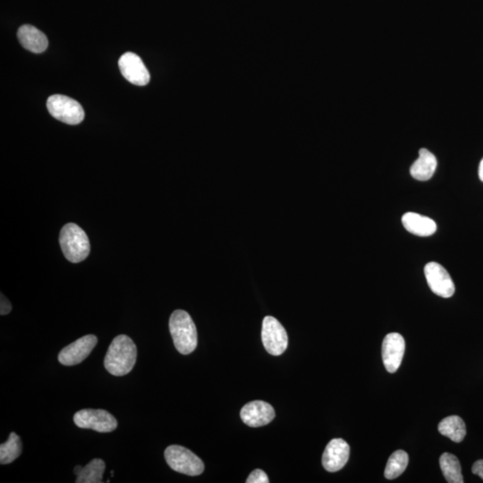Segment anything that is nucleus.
Segmentation results:
<instances>
[{"mask_svg": "<svg viewBox=\"0 0 483 483\" xmlns=\"http://www.w3.org/2000/svg\"><path fill=\"white\" fill-rule=\"evenodd\" d=\"M479 177L482 182H483V158L479 166Z\"/></svg>", "mask_w": 483, "mask_h": 483, "instance_id": "obj_25", "label": "nucleus"}, {"mask_svg": "<svg viewBox=\"0 0 483 483\" xmlns=\"http://www.w3.org/2000/svg\"><path fill=\"white\" fill-rule=\"evenodd\" d=\"M165 459L171 469L189 476L202 475L205 471V463L186 447L173 445L165 450Z\"/></svg>", "mask_w": 483, "mask_h": 483, "instance_id": "obj_4", "label": "nucleus"}, {"mask_svg": "<svg viewBox=\"0 0 483 483\" xmlns=\"http://www.w3.org/2000/svg\"><path fill=\"white\" fill-rule=\"evenodd\" d=\"M111 476H112V477H113V476H114V471L111 472Z\"/></svg>", "mask_w": 483, "mask_h": 483, "instance_id": "obj_27", "label": "nucleus"}, {"mask_svg": "<svg viewBox=\"0 0 483 483\" xmlns=\"http://www.w3.org/2000/svg\"><path fill=\"white\" fill-rule=\"evenodd\" d=\"M403 228L418 237H430L437 231V224L433 219L415 212H406L403 215Z\"/></svg>", "mask_w": 483, "mask_h": 483, "instance_id": "obj_15", "label": "nucleus"}, {"mask_svg": "<svg viewBox=\"0 0 483 483\" xmlns=\"http://www.w3.org/2000/svg\"><path fill=\"white\" fill-rule=\"evenodd\" d=\"M242 421L250 427L258 428L269 424L275 418V410L265 401H252L241 410Z\"/></svg>", "mask_w": 483, "mask_h": 483, "instance_id": "obj_13", "label": "nucleus"}, {"mask_svg": "<svg viewBox=\"0 0 483 483\" xmlns=\"http://www.w3.org/2000/svg\"><path fill=\"white\" fill-rule=\"evenodd\" d=\"M74 422L79 428L104 433L115 431L119 424L110 413L103 409H82L75 413Z\"/></svg>", "mask_w": 483, "mask_h": 483, "instance_id": "obj_6", "label": "nucleus"}, {"mask_svg": "<svg viewBox=\"0 0 483 483\" xmlns=\"http://www.w3.org/2000/svg\"><path fill=\"white\" fill-rule=\"evenodd\" d=\"M59 244L66 260L73 263L82 262L91 252L87 233L75 223L64 225L60 232Z\"/></svg>", "mask_w": 483, "mask_h": 483, "instance_id": "obj_3", "label": "nucleus"}, {"mask_svg": "<svg viewBox=\"0 0 483 483\" xmlns=\"http://www.w3.org/2000/svg\"><path fill=\"white\" fill-rule=\"evenodd\" d=\"M409 463L408 454L403 450H396L387 461L384 476L387 480L399 477L408 468Z\"/></svg>", "mask_w": 483, "mask_h": 483, "instance_id": "obj_20", "label": "nucleus"}, {"mask_svg": "<svg viewBox=\"0 0 483 483\" xmlns=\"http://www.w3.org/2000/svg\"><path fill=\"white\" fill-rule=\"evenodd\" d=\"M440 466L444 477L449 483H463L462 468L459 459L454 454L444 453L440 459Z\"/></svg>", "mask_w": 483, "mask_h": 483, "instance_id": "obj_18", "label": "nucleus"}, {"mask_svg": "<svg viewBox=\"0 0 483 483\" xmlns=\"http://www.w3.org/2000/svg\"><path fill=\"white\" fill-rule=\"evenodd\" d=\"M98 343L94 335H87L66 346L60 351L59 362L65 366H74L81 364L91 355Z\"/></svg>", "mask_w": 483, "mask_h": 483, "instance_id": "obj_9", "label": "nucleus"}, {"mask_svg": "<svg viewBox=\"0 0 483 483\" xmlns=\"http://www.w3.org/2000/svg\"><path fill=\"white\" fill-rule=\"evenodd\" d=\"M138 348L128 336L119 335L111 342L104 359V366L111 375L121 377L135 367Z\"/></svg>", "mask_w": 483, "mask_h": 483, "instance_id": "obj_1", "label": "nucleus"}, {"mask_svg": "<svg viewBox=\"0 0 483 483\" xmlns=\"http://www.w3.org/2000/svg\"><path fill=\"white\" fill-rule=\"evenodd\" d=\"M23 450L20 437L11 432L6 443L0 445V463L8 465L18 459Z\"/></svg>", "mask_w": 483, "mask_h": 483, "instance_id": "obj_19", "label": "nucleus"}, {"mask_svg": "<svg viewBox=\"0 0 483 483\" xmlns=\"http://www.w3.org/2000/svg\"><path fill=\"white\" fill-rule=\"evenodd\" d=\"M82 469H84V467H82L81 466H76L74 468L75 475L76 476L80 475L81 472L82 471Z\"/></svg>", "mask_w": 483, "mask_h": 483, "instance_id": "obj_26", "label": "nucleus"}, {"mask_svg": "<svg viewBox=\"0 0 483 483\" xmlns=\"http://www.w3.org/2000/svg\"><path fill=\"white\" fill-rule=\"evenodd\" d=\"M438 161L434 154L427 149L422 148L419 151V158L410 168V174L416 180H430L436 171Z\"/></svg>", "mask_w": 483, "mask_h": 483, "instance_id": "obj_16", "label": "nucleus"}, {"mask_svg": "<svg viewBox=\"0 0 483 483\" xmlns=\"http://www.w3.org/2000/svg\"><path fill=\"white\" fill-rule=\"evenodd\" d=\"M170 329L174 348L186 355L195 350L198 336L195 322L186 311L177 310L170 320Z\"/></svg>", "mask_w": 483, "mask_h": 483, "instance_id": "obj_2", "label": "nucleus"}, {"mask_svg": "<svg viewBox=\"0 0 483 483\" xmlns=\"http://www.w3.org/2000/svg\"><path fill=\"white\" fill-rule=\"evenodd\" d=\"M473 475H478L483 480V459L476 461L472 467Z\"/></svg>", "mask_w": 483, "mask_h": 483, "instance_id": "obj_24", "label": "nucleus"}, {"mask_svg": "<svg viewBox=\"0 0 483 483\" xmlns=\"http://www.w3.org/2000/svg\"><path fill=\"white\" fill-rule=\"evenodd\" d=\"M119 66L121 74L131 84L144 87L150 82V73L141 58L136 54L133 52L124 54L119 59Z\"/></svg>", "mask_w": 483, "mask_h": 483, "instance_id": "obj_10", "label": "nucleus"}, {"mask_svg": "<svg viewBox=\"0 0 483 483\" xmlns=\"http://www.w3.org/2000/svg\"><path fill=\"white\" fill-rule=\"evenodd\" d=\"M262 339L266 351L274 357L281 355L288 348L287 332L274 317L267 316L263 320Z\"/></svg>", "mask_w": 483, "mask_h": 483, "instance_id": "obj_7", "label": "nucleus"}, {"mask_svg": "<svg viewBox=\"0 0 483 483\" xmlns=\"http://www.w3.org/2000/svg\"><path fill=\"white\" fill-rule=\"evenodd\" d=\"M406 342L399 333H389L382 343V360L384 366L390 373H395L405 355Z\"/></svg>", "mask_w": 483, "mask_h": 483, "instance_id": "obj_11", "label": "nucleus"}, {"mask_svg": "<svg viewBox=\"0 0 483 483\" xmlns=\"http://www.w3.org/2000/svg\"><path fill=\"white\" fill-rule=\"evenodd\" d=\"M17 37L21 45L31 52L43 53L49 45L46 35L33 25H22L18 29Z\"/></svg>", "mask_w": 483, "mask_h": 483, "instance_id": "obj_14", "label": "nucleus"}, {"mask_svg": "<svg viewBox=\"0 0 483 483\" xmlns=\"http://www.w3.org/2000/svg\"><path fill=\"white\" fill-rule=\"evenodd\" d=\"M12 311V305L10 302L8 301V298L5 297L4 295L1 294V306H0V314L2 316L6 315Z\"/></svg>", "mask_w": 483, "mask_h": 483, "instance_id": "obj_23", "label": "nucleus"}, {"mask_svg": "<svg viewBox=\"0 0 483 483\" xmlns=\"http://www.w3.org/2000/svg\"><path fill=\"white\" fill-rule=\"evenodd\" d=\"M47 107L54 119L68 125H78L84 119V111L81 104L64 95L50 96L47 101Z\"/></svg>", "mask_w": 483, "mask_h": 483, "instance_id": "obj_5", "label": "nucleus"}, {"mask_svg": "<svg viewBox=\"0 0 483 483\" xmlns=\"http://www.w3.org/2000/svg\"><path fill=\"white\" fill-rule=\"evenodd\" d=\"M247 483H269V480L266 473L262 470L256 469L251 473L249 477L246 480Z\"/></svg>", "mask_w": 483, "mask_h": 483, "instance_id": "obj_22", "label": "nucleus"}, {"mask_svg": "<svg viewBox=\"0 0 483 483\" xmlns=\"http://www.w3.org/2000/svg\"><path fill=\"white\" fill-rule=\"evenodd\" d=\"M438 429L441 435L450 438L456 443H462L466 436L465 422L457 415H451L443 419L438 424Z\"/></svg>", "mask_w": 483, "mask_h": 483, "instance_id": "obj_17", "label": "nucleus"}, {"mask_svg": "<svg viewBox=\"0 0 483 483\" xmlns=\"http://www.w3.org/2000/svg\"><path fill=\"white\" fill-rule=\"evenodd\" d=\"M106 469V465L103 459H95L82 469L80 475L76 479V483H101Z\"/></svg>", "mask_w": 483, "mask_h": 483, "instance_id": "obj_21", "label": "nucleus"}, {"mask_svg": "<svg viewBox=\"0 0 483 483\" xmlns=\"http://www.w3.org/2000/svg\"><path fill=\"white\" fill-rule=\"evenodd\" d=\"M350 456V447L342 438H334L327 445L322 456V466L326 471L336 473L346 465Z\"/></svg>", "mask_w": 483, "mask_h": 483, "instance_id": "obj_12", "label": "nucleus"}, {"mask_svg": "<svg viewBox=\"0 0 483 483\" xmlns=\"http://www.w3.org/2000/svg\"><path fill=\"white\" fill-rule=\"evenodd\" d=\"M426 281L435 295L443 298L452 297L454 294V284L449 272L440 263L431 262L424 268Z\"/></svg>", "mask_w": 483, "mask_h": 483, "instance_id": "obj_8", "label": "nucleus"}]
</instances>
